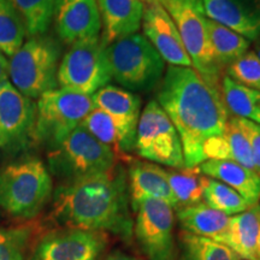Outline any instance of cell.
Listing matches in <instances>:
<instances>
[{"mask_svg": "<svg viewBox=\"0 0 260 260\" xmlns=\"http://www.w3.org/2000/svg\"><path fill=\"white\" fill-rule=\"evenodd\" d=\"M157 102L180 135L186 168L199 167L206 160L204 144L222 134L230 117L220 89L193 68L169 65L159 83Z\"/></svg>", "mask_w": 260, "mask_h": 260, "instance_id": "cell-1", "label": "cell"}, {"mask_svg": "<svg viewBox=\"0 0 260 260\" xmlns=\"http://www.w3.org/2000/svg\"><path fill=\"white\" fill-rule=\"evenodd\" d=\"M128 174L112 170L61 183L53 195L52 218L58 225L133 237Z\"/></svg>", "mask_w": 260, "mask_h": 260, "instance_id": "cell-2", "label": "cell"}, {"mask_svg": "<svg viewBox=\"0 0 260 260\" xmlns=\"http://www.w3.org/2000/svg\"><path fill=\"white\" fill-rule=\"evenodd\" d=\"M52 194L51 172L37 158L22 159L0 169V207L15 218L35 219Z\"/></svg>", "mask_w": 260, "mask_h": 260, "instance_id": "cell-3", "label": "cell"}, {"mask_svg": "<svg viewBox=\"0 0 260 260\" xmlns=\"http://www.w3.org/2000/svg\"><path fill=\"white\" fill-rule=\"evenodd\" d=\"M111 79L129 92H147L157 87L167 63L142 34L126 35L105 46Z\"/></svg>", "mask_w": 260, "mask_h": 260, "instance_id": "cell-4", "label": "cell"}, {"mask_svg": "<svg viewBox=\"0 0 260 260\" xmlns=\"http://www.w3.org/2000/svg\"><path fill=\"white\" fill-rule=\"evenodd\" d=\"M60 47L45 35L30 37L10 58V82L23 95L39 99L48 90L58 88Z\"/></svg>", "mask_w": 260, "mask_h": 260, "instance_id": "cell-5", "label": "cell"}, {"mask_svg": "<svg viewBox=\"0 0 260 260\" xmlns=\"http://www.w3.org/2000/svg\"><path fill=\"white\" fill-rule=\"evenodd\" d=\"M117 160L112 149L98 141L82 124L48 154L51 172L63 183L112 170Z\"/></svg>", "mask_w": 260, "mask_h": 260, "instance_id": "cell-6", "label": "cell"}, {"mask_svg": "<svg viewBox=\"0 0 260 260\" xmlns=\"http://www.w3.org/2000/svg\"><path fill=\"white\" fill-rule=\"evenodd\" d=\"M165 10L171 16L180 32L193 69L211 86L220 89L223 71L214 59L211 48L207 17L201 0H165Z\"/></svg>", "mask_w": 260, "mask_h": 260, "instance_id": "cell-7", "label": "cell"}, {"mask_svg": "<svg viewBox=\"0 0 260 260\" xmlns=\"http://www.w3.org/2000/svg\"><path fill=\"white\" fill-rule=\"evenodd\" d=\"M95 107L92 95L56 88L48 90L37 102L35 142L56 148Z\"/></svg>", "mask_w": 260, "mask_h": 260, "instance_id": "cell-8", "label": "cell"}, {"mask_svg": "<svg viewBox=\"0 0 260 260\" xmlns=\"http://www.w3.org/2000/svg\"><path fill=\"white\" fill-rule=\"evenodd\" d=\"M58 86L86 95H93L112 79L107 63L105 45L95 37L75 42L61 58Z\"/></svg>", "mask_w": 260, "mask_h": 260, "instance_id": "cell-9", "label": "cell"}, {"mask_svg": "<svg viewBox=\"0 0 260 260\" xmlns=\"http://www.w3.org/2000/svg\"><path fill=\"white\" fill-rule=\"evenodd\" d=\"M134 151L154 164L170 169L186 168L180 135L157 100H151L141 111Z\"/></svg>", "mask_w": 260, "mask_h": 260, "instance_id": "cell-10", "label": "cell"}, {"mask_svg": "<svg viewBox=\"0 0 260 260\" xmlns=\"http://www.w3.org/2000/svg\"><path fill=\"white\" fill-rule=\"evenodd\" d=\"M133 235L146 260H177L175 210L161 200H144L135 210Z\"/></svg>", "mask_w": 260, "mask_h": 260, "instance_id": "cell-11", "label": "cell"}, {"mask_svg": "<svg viewBox=\"0 0 260 260\" xmlns=\"http://www.w3.org/2000/svg\"><path fill=\"white\" fill-rule=\"evenodd\" d=\"M109 239L107 233L75 228L44 230L34 243L29 260H99Z\"/></svg>", "mask_w": 260, "mask_h": 260, "instance_id": "cell-12", "label": "cell"}, {"mask_svg": "<svg viewBox=\"0 0 260 260\" xmlns=\"http://www.w3.org/2000/svg\"><path fill=\"white\" fill-rule=\"evenodd\" d=\"M37 103L9 80L0 83V152L16 153L35 142Z\"/></svg>", "mask_w": 260, "mask_h": 260, "instance_id": "cell-13", "label": "cell"}, {"mask_svg": "<svg viewBox=\"0 0 260 260\" xmlns=\"http://www.w3.org/2000/svg\"><path fill=\"white\" fill-rule=\"evenodd\" d=\"M141 28L142 35L157 50L165 63L172 67L193 68L176 24L164 6L159 3H145Z\"/></svg>", "mask_w": 260, "mask_h": 260, "instance_id": "cell-14", "label": "cell"}, {"mask_svg": "<svg viewBox=\"0 0 260 260\" xmlns=\"http://www.w3.org/2000/svg\"><path fill=\"white\" fill-rule=\"evenodd\" d=\"M98 109L113 119L121 135L122 152L126 157L135 148L138 123L141 115V99L133 92L113 84H107L92 95Z\"/></svg>", "mask_w": 260, "mask_h": 260, "instance_id": "cell-15", "label": "cell"}, {"mask_svg": "<svg viewBox=\"0 0 260 260\" xmlns=\"http://www.w3.org/2000/svg\"><path fill=\"white\" fill-rule=\"evenodd\" d=\"M53 21L58 37L70 46L102 31L96 0H56Z\"/></svg>", "mask_w": 260, "mask_h": 260, "instance_id": "cell-16", "label": "cell"}, {"mask_svg": "<svg viewBox=\"0 0 260 260\" xmlns=\"http://www.w3.org/2000/svg\"><path fill=\"white\" fill-rule=\"evenodd\" d=\"M206 17L248 41L260 37V0H201Z\"/></svg>", "mask_w": 260, "mask_h": 260, "instance_id": "cell-17", "label": "cell"}, {"mask_svg": "<svg viewBox=\"0 0 260 260\" xmlns=\"http://www.w3.org/2000/svg\"><path fill=\"white\" fill-rule=\"evenodd\" d=\"M128 174L130 205L135 212L144 200H161L176 209L171 188L169 186L167 169L158 164L142 160H133Z\"/></svg>", "mask_w": 260, "mask_h": 260, "instance_id": "cell-18", "label": "cell"}, {"mask_svg": "<svg viewBox=\"0 0 260 260\" xmlns=\"http://www.w3.org/2000/svg\"><path fill=\"white\" fill-rule=\"evenodd\" d=\"M214 241L229 247L241 260H258L260 256V203L230 217L226 229Z\"/></svg>", "mask_w": 260, "mask_h": 260, "instance_id": "cell-19", "label": "cell"}, {"mask_svg": "<svg viewBox=\"0 0 260 260\" xmlns=\"http://www.w3.org/2000/svg\"><path fill=\"white\" fill-rule=\"evenodd\" d=\"M102 19V41L109 45L117 39L139 32L145 3L141 0H96Z\"/></svg>", "mask_w": 260, "mask_h": 260, "instance_id": "cell-20", "label": "cell"}, {"mask_svg": "<svg viewBox=\"0 0 260 260\" xmlns=\"http://www.w3.org/2000/svg\"><path fill=\"white\" fill-rule=\"evenodd\" d=\"M205 176L213 178L236 190L249 205L260 201V176L254 170L233 160L207 159L199 165Z\"/></svg>", "mask_w": 260, "mask_h": 260, "instance_id": "cell-21", "label": "cell"}, {"mask_svg": "<svg viewBox=\"0 0 260 260\" xmlns=\"http://www.w3.org/2000/svg\"><path fill=\"white\" fill-rule=\"evenodd\" d=\"M205 159L233 160L254 170L248 140L235 116H230L220 135L207 140L203 146Z\"/></svg>", "mask_w": 260, "mask_h": 260, "instance_id": "cell-22", "label": "cell"}, {"mask_svg": "<svg viewBox=\"0 0 260 260\" xmlns=\"http://www.w3.org/2000/svg\"><path fill=\"white\" fill-rule=\"evenodd\" d=\"M176 217L182 232L217 240L226 229L230 217L199 203L193 206L176 210Z\"/></svg>", "mask_w": 260, "mask_h": 260, "instance_id": "cell-23", "label": "cell"}, {"mask_svg": "<svg viewBox=\"0 0 260 260\" xmlns=\"http://www.w3.org/2000/svg\"><path fill=\"white\" fill-rule=\"evenodd\" d=\"M44 228L35 219L0 229V260H29Z\"/></svg>", "mask_w": 260, "mask_h": 260, "instance_id": "cell-24", "label": "cell"}, {"mask_svg": "<svg viewBox=\"0 0 260 260\" xmlns=\"http://www.w3.org/2000/svg\"><path fill=\"white\" fill-rule=\"evenodd\" d=\"M167 176L174 199L176 201L175 211L203 203L207 177L200 171L199 167L169 169Z\"/></svg>", "mask_w": 260, "mask_h": 260, "instance_id": "cell-25", "label": "cell"}, {"mask_svg": "<svg viewBox=\"0 0 260 260\" xmlns=\"http://www.w3.org/2000/svg\"><path fill=\"white\" fill-rule=\"evenodd\" d=\"M207 31L214 59L219 69L224 71L234 60L241 57L251 47V41L232 29L207 18Z\"/></svg>", "mask_w": 260, "mask_h": 260, "instance_id": "cell-26", "label": "cell"}, {"mask_svg": "<svg viewBox=\"0 0 260 260\" xmlns=\"http://www.w3.org/2000/svg\"><path fill=\"white\" fill-rule=\"evenodd\" d=\"M224 104L230 116L240 117L260 124V92L234 82L223 76L220 82Z\"/></svg>", "mask_w": 260, "mask_h": 260, "instance_id": "cell-27", "label": "cell"}, {"mask_svg": "<svg viewBox=\"0 0 260 260\" xmlns=\"http://www.w3.org/2000/svg\"><path fill=\"white\" fill-rule=\"evenodd\" d=\"M180 260H241L229 247L209 237L181 232Z\"/></svg>", "mask_w": 260, "mask_h": 260, "instance_id": "cell-28", "label": "cell"}, {"mask_svg": "<svg viewBox=\"0 0 260 260\" xmlns=\"http://www.w3.org/2000/svg\"><path fill=\"white\" fill-rule=\"evenodd\" d=\"M27 35L21 15L10 0H0V52L11 58Z\"/></svg>", "mask_w": 260, "mask_h": 260, "instance_id": "cell-29", "label": "cell"}, {"mask_svg": "<svg viewBox=\"0 0 260 260\" xmlns=\"http://www.w3.org/2000/svg\"><path fill=\"white\" fill-rule=\"evenodd\" d=\"M21 15L27 34L44 35L53 21L56 0H10Z\"/></svg>", "mask_w": 260, "mask_h": 260, "instance_id": "cell-30", "label": "cell"}, {"mask_svg": "<svg viewBox=\"0 0 260 260\" xmlns=\"http://www.w3.org/2000/svg\"><path fill=\"white\" fill-rule=\"evenodd\" d=\"M204 203L229 217L241 213L252 206L233 188L210 177L206 178L205 183Z\"/></svg>", "mask_w": 260, "mask_h": 260, "instance_id": "cell-31", "label": "cell"}, {"mask_svg": "<svg viewBox=\"0 0 260 260\" xmlns=\"http://www.w3.org/2000/svg\"><path fill=\"white\" fill-rule=\"evenodd\" d=\"M82 125L98 141L111 148L117 159L132 160L130 157H126L122 152L121 135H119L118 128L113 119L105 111L94 107L89 115L83 119Z\"/></svg>", "mask_w": 260, "mask_h": 260, "instance_id": "cell-32", "label": "cell"}, {"mask_svg": "<svg viewBox=\"0 0 260 260\" xmlns=\"http://www.w3.org/2000/svg\"><path fill=\"white\" fill-rule=\"evenodd\" d=\"M225 70V76L234 82L260 92V58L253 50L234 60Z\"/></svg>", "mask_w": 260, "mask_h": 260, "instance_id": "cell-33", "label": "cell"}, {"mask_svg": "<svg viewBox=\"0 0 260 260\" xmlns=\"http://www.w3.org/2000/svg\"><path fill=\"white\" fill-rule=\"evenodd\" d=\"M236 118L248 140L253 164H254V171L260 176V124L248 121V119L240 118V117H236Z\"/></svg>", "mask_w": 260, "mask_h": 260, "instance_id": "cell-34", "label": "cell"}, {"mask_svg": "<svg viewBox=\"0 0 260 260\" xmlns=\"http://www.w3.org/2000/svg\"><path fill=\"white\" fill-rule=\"evenodd\" d=\"M102 260H146V259L140 258V256L132 254V253L122 251V249H116V251L110 252L109 254L104 256Z\"/></svg>", "mask_w": 260, "mask_h": 260, "instance_id": "cell-35", "label": "cell"}, {"mask_svg": "<svg viewBox=\"0 0 260 260\" xmlns=\"http://www.w3.org/2000/svg\"><path fill=\"white\" fill-rule=\"evenodd\" d=\"M9 77V60L4 54L0 52V83L8 80Z\"/></svg>", "mask_w": 260, "mask_h": 260, "instance_id": "cell-36", "label": "cell"}, {"mask_svg": "<svg viewBox=\"0 0 260 260\" xmlns=\"http://www.w3.org/2000/svg\"><path fill=\"white\" fill-rule=\"evenodd\" d=\"M256 53V56L260 58V37L254 41V50H253Z\"/></svg>", "mask_w": 260, "mask_h": 260, "instance_id": "cell-37", "label": "cell"}, {"mask_svg": "<svg viewBox=\"0 0 260 260\" xmlns=\"http://www.w3.org/2000/svg\"><path fill=\"white\" fill-rule=\"evenodd\" d=\"M148 2H153V3H159V4H160V5H162V4H164V2H165V0H146V3H148Z\"/></svg>", "mask_w": 260, "mask_h": 260, "instance_id": "cell-38", "label": "cell"}, {"mask_svg": "<svg viewBox=\"0 0 260 260\" xmlns=\"http://www.w3.org/2000/svg\"><path fill=\"white\" fill-rule=\"evenodd\" d=\"M141 2H144V3H146V0H141Z\"/></svg>", "mask_w": 260, "mask_h": 260, "instance_id": "cell-39", "label": "cell"}, {"mask_svg": "<svg viewBox=\"0 0 260 260\" xmlns=\"http://www.w3.org/2000/svg\"><path fill=\"white\" fill-rule=\"evenodd\" d=\"M258 260H260V256H259V258H258Z\"/></svg>", "mask_w": 260, "mask_h": 260, "instance_id": "cell-40", "label": "cell"}]
</instances>
